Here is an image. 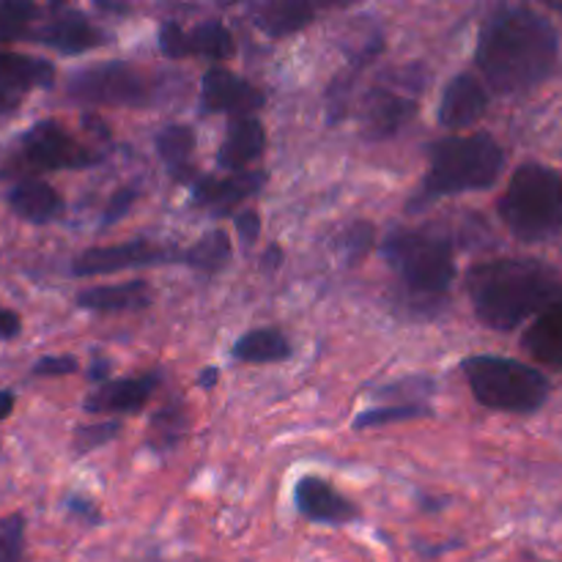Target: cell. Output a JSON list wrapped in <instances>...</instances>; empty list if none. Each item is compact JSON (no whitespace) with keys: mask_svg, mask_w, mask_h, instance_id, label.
Instances as JSON below:
<instances>
[{"mask_svg":"<svg viewBox=\"0 0 562 562\" xmlns=\"http://www.w3.org/2000/svg\"><path fill=\"white\" fill-rule=\"evenodd\" d=\"M558 58V27L530 5H499L477 33L475 66L486 88L503 97L541 86L552 77Z\"/></svg>","mask_w":562,"mask_h":562,"instance_id":"obj_1","label":"cell"},{"mask_svg":"<svg viewBox=\"0 0 562 562\" xmlns=\"http://www.w3.org/2000/svg\"><path fill=\"white\" fill-rule=\"evenodd\" d=\"M467 294L483 327L514 333L562 296V280L536 258H497L467 272Z\"/></svg>","mask_w":562,"mask_h":562,"instance_id":"obj_2","label":"cell"},{"mask_svg":"<svg viewBox=\"0 0 562 562\" xmlns=\"http://www.w3.org/2000/svg\"><path fill=\"white\" fill-rule=\"evenodd\" d=\"M382 258L395 272L401 305L415 318H434L448 302L456 283V245L434 225L390 231L382 241Z\"/></svg>","mask_w":562,"mask_h":562,"instance_id":"obj_3","label":"cell"},{"mask_svg":"<svg viewBox=\"0 0 562 562\" xmlns=\"http://www.w3.org/2000/svg\"><path fill=\"white\" fill-rule=\"evenodd\" d=\"M503 170L505 148L488 132L442 137L428 146V170L406 212L420 214L442 198L492 190Z\"/></svg>","mask_w":562,"mask_h":562,"instance_id":"obj_4","label":"cell"},{"mask_svg":"<svg viewBox=\"0 0 562 562\" xmlns=\"http://www.w3.org/2000/svg\"><path fill=\"white\" fill-rule=\"evenodd\" d=\"M505 228L519 241L536 245L562 231V176L541 162L514 170L497 203Z\"/></svg>","mask_w":562,"mask_h":562,"instance_id":"obj_5","label":"cell"},{"mask_svg":"<svg viewBox=\"0 0 562 562\" xmlns=\"http://www.w3.org/2000/svg\"><path fill=\"white\" fill-rule=\"evenodd\" d=\"M461 373L477 404L505 415H536L552 393V384L538 368L514 357L472 355L461 362Z\"/></svg>","mask_w":562,"mask_h":562,"instance_id":"obj_6","label":"cell"},{"mask_svg":"<svg viewBox=\"0 0 562 562\" xmlns=\"http://www.w3.org/2000/svg\"><path fill=\"white\" fill-rule=\"evenodd\" d=\"M428 82V71L423 64H406L373 82L362 97L357 121L366 140L379 143L398 135L417 115L420 93Z\"/></svg>","mask_w":562,"mask_h":562,"instance_id":"obj_7","label":"cell"},{"mask_svg":"<svg viewBox=\"0 0 562 562\" xmlns=\"http://www.w3.org/2000/svg\"><path fill=\"white\" fill-rule=\"evenodd\" d=\"M66 93L88 108H148L154 102V80L126 60H102L75 71Z\"/></svg>","mask_w":562,"mask_h":562,"instance_id":"obj_8","label":"cell"},{"mask_svg":"<svg viewBox=\"0 0 562 562\" xmlns=\"http://www.w3.org/2000/svg\"><path fill=\"white\" fill-rule=\"evenodd\" d=\"M20 159L31 170L53 173V170H86L104 159L102 151L77 140L64 124L53 119L36 121L20 137Z\"/></svg>","mask_w":562,"mask_h":562,"instance_id":"obj_9","label":"cell"},{"mask_svg":"<svg viewBox=\"0 0 562 562\" xmlns=\"http://www.w3.org/2000/svg\"><path fill=\"white\" fill-rule=\"evenodd\" d=\"M179 247H165L151 239H132L124 245L88 247L71 258L69 272L75 278H102V274H119L126 269L143 267H165V263H181Z\"/></svg>","mask_w":562,"mask_h":562,"instance_id":"obj_10","label":"cell"},{"mask_svg":"<svg viewBox=\"0 0 562 562\" xmlns=\"http://www.w3.org/2000/svg\"><path fill=\"white\" fill-rule=\"evenodd\" d=\"M157 44L159 53L170 60L209 58L214 64H223L236 53L234 33L220 20H203L192 27H184L176 20H165L159 25Z\"/></svg>","mask_w":562,"mask_h":562,"instance_id":"obj_11","label":"cell"},{"mask_svg":"<svg viewBox=\"0 0 562 562\" xmlns=\"http://www.w3.org/2000/svg\"><path fill=\"white\" fill-rule=\"evenodd\" d=\"M108 38V33L97 22L88 20L80 9L60 3L44 9L42 22H38L36 33H33V42L55 49L60 55H86L91 49L104 47Z\"/></svg>","mask_w":562,"mask_h":562,"instance_id":"obj_12","label":"cell"},{"mask_svg":"<svg viewBox=\"0 0 562 562\" xmlns=\"http://www.w3.org/2000/svg\"><path fill=\"white\" fill-rule=\"evenodd\" d=\"M263 91L252 86L247 77L225 69V66H209L201 77V113L206 115H256L263 108Z\"/></svg>","mask_w":562,"mask_h":562,"instance_id":"obj_13","label":"cell"},{"mask_svg":"<svg viewBox=\"0 0 562 562\" xmlns=\"http://www.w3.org/2000/svg\"><path fill=\"white\" fill-rule=\"evenodd\" d=\"M296 514L311 525L346 527L360 519V505L322 475H302L294 486Z\"/></svg>","mask_w":562,"mask_h":562,"instance_id":"obj_14","label":"cell"},{"mask_svg":"<svg viewBox=\"0 0 562 562\" xmlns=\"http://www.w3.org/2000/svg\"><path fill=\"white\" fill-rule=\"evenodd\" d=\"M162 384V373L146 371L140 376L110 379L99 384L82 401V412L97 417H115V415H140L148 406L151 395Z\"/></svg>","mask_w":562,"mask_h":562,"instance_id":"obj_15","label":"cell"},{"mask_svg":"<svg viewBox=\"0 0 562 562\" xmlns=\"http://www.w3.org/2000/svg\"><path fill=\"white\" fill-rule=\"evenodd\" d=\"M263 187H267V170H245V173L228 176L201 173L187 190L198 209H206L212 214H231L247 198L258 195Z\"/></svg>","mask_w":562,"mask_h":562,"instance_id":"obj_16","label":"cell"},{"mask_svg":"<svg viewBox=\"0 0 562 562\" xmlns=\"http://www.w3.org/2000/svg\"><path fill=\"white\" fill-rule=\"evenodd\" d=\"M488 110V88L477 80L475 75H461L450 77L442 88V97H439L437 119L445 130H470L477 121L486 115Z\"/></svg>","mask_w":562,"mask_h":562,"instance_id":"obj_17","label":"cell"},{"mask_svg":"<svg viewBox=\"0 0 562 562\" xmlns=\"http://www.w3.org/2000/svg\"><path fill=\"white\" fill-rule=\"evenodd\" d=\"M267 151V126L256 115L231 119L217 148V168L225 173H245Z\"/></svg>","mask_w":562,"mask_h":562,"instance_id":"obj_18","label":"cell"},{"mask_svg":"<svg viewBox=\"0 0 562 562\" xmlns=\"http://www.w3.org/2000/svg\"><path fill=\"white\" fill-rule=\"evenodd\" d=\"M154 302L151 285L146 280H124L113 285H93L75 296L80 311L99 313V316H121V313H140Z\"/></svg>","mask_w":562,"mask_h":562,"instance_id":"obj_19","label":"cell"},{"mask_svg":"<svg viewBox=\"0 0 562 562\" xmlns=\"http://www.w3.org/2000/svg\"><path fill=\"white\" fill-rule=\"evenodd\" d=\"M5 203H9V209L16 217L31 225L55 223L66 209L60 192L49 181L36 179V176L16 181L9 190V195H5Z\"/></svg>","mask_w":562,"mask_h":562,"instance_id":"obj_20","label":"cell"},{"mask_svg":"<svg viewBox=\"0 0 562 562\" xmlns=\"http://www.w3.org/2000/svg\"><path fill=\"white\" fill-rule=\"evenodd\" d=\"M55 86V66L47 58H36V55L14 53V49H0V88L5 93L36 91V88H53Z\"/></svg>","mask_w":562,"mask_h":562,"instance_id":"obj_21","label":"cell"},{"mask_svg":"<svg viewBox=\"0 0 562 562\" xmlns=\"http://www.w3.org/2000/svg\"><path fill=\"white\" fill-rule=\"evenodd\" d=\"M318 5L307 0H272V3L252 5V22L269 38H285L300 33L302 27L313 25Z\"/></svg>","mask_w":562,"mask_h":562,"instance_id":"obj_22","label":"cell"},{"mask_svg":"<svg viewBox=\"0 0 562 562\" xmlns=\"http://www.w3.org/2000/svg\"><path fill=\"white\" fill-rule=\"evenodd\" d=\"M521 349L547 368H562V296L532 318L521 335Z\"/></svg>","mask_w":562,"mask_h":562,"instance_id":"obj_23","label":"cell"},{"mask_svg":"<svg viewBox=\"0 0 562 562\" xmlns=\"http://www.w3.org/2000/svg\"><path fill=\"white\" fill-rule=\"evenodd\" d=\"M157 154L159 159L165 162L168 168L170 179L181 187H190L192 181L201 176V170L192 168V151H195L198 140H195V132L184 124H170L162 126L157 132Z\"/></svg>","mask_w":562,"mask_h":562,"instance_id":"obj_24","label":"cell"},{"mask_svg":"<svg viewBox=\"0 0 562 562\" xmlns=\"http://www.w3.org/2000/svg\"><path fill=\"white\" fill-rule=\"evenodd\" d=\"M231 357L236 362H245V366H274V362L291 360L294 346H291L289 335L283 329L258 327L234 340Z\"/></svg>","mask_w":562,"mask_h":562,"instance_id":"obj_25","label":"cell"},{"mask_svg":"<svg viewBox=\"0 0 562 562\" xmlns=\"http://www.w3.org/2000/svg\"><path fill=\"white\" fill-rule=\"evenodd\" d=\"M190 409L181 398H170L168 404L159 406L148 420L146 448L157 456H168L179 448L190 434Z\"/></svg>","mask_w":562,"mask_h":562,"instance_id":"obj_26","label":"cell"},{"mask_svg":"<svg viewBox=\"0 0 562 562\" xmlns=\"http://www.w3.org/2000/svg\"><path fill=\"white\" fill-rule=\"evenodd\" d=\"M231 258H234V245L231 236L223 228L206 231L198 241H192L184 252H181V263L201 274H220L228 269Z\"/></svg>","mask_w":562,"mask_h":562,"instance_id":"obj_27","label":"cell"},{"mask_svg":"<svg viewBox=\"0 0 562 562\" xmlns=\"http://www.w3.org/2000/svg\"><path fill=\"white\" fill-rule=\"evenodd\" d=\"M44 9L27 0H0V44L33 42Z\"/></svg>","mask_w":562,"mask_h":562,"instance_id":"obj_28","label":"cell"},{"mask_svg":"<svg viewBox=\"0 0 562 562\" xmlns=\"http://www.w3.org/2000/svg\"><path fill=\"white\" fill-rule=\"evenodd\" d=\"M434 409L428 404H393L379 406V409H366L355 417V431H366V428H382L393 426V423H409L431 417Z\"/></svg>","mask_w":562,"mask_h":562,"instance_id":"obj_29","label":"cell"},{"mask_svg":"<svg viewBox=\"0 0 562 562\" xmlns=\"http://www.w3.org/2000/svg\"><path fill=\"white\" fill-rule=\"evenodd\" d=\"M121 423L119 420H99V423H86V426L75 428V437H71V448L77 456L93 453V450L104 448V445L115 442L121 437Z\"/></svg>","mask_w":562,"mask_h":562,"instance_id":"obj_30","label":"cell"},{"mask_svg":"<svg viewBox=\"0 0 562 562\" xmlns=\"http://www.w3.org/2000/svg\"><path fill=\"white\" fill-rule=\"evenodd\" d=\"M25 516H0V562H22V558H25Z\"/></svg>","mask_w":562,"mask_h":562,"instance_id":"obj_31","label":"cell"},{"mask_svg":"<svg viewBox=\"0 0 562 562\" xmlns=\"http://www.w3.org/2000/svg\"><path fill=\"white\" fill-rule=\"evenodd\" d=\"M373 239H376V228H373L371 223H366V220H357V223H351L349 228L344 231V236H340L338 247L344 250V258L346 261L355 267V263H360L362 258L371 252L373 247Z\"/></svg>","mask_w":562,"mask_h":562,"instance_id":"obj_32","label":"cell"},{"mask_svg":"<svg viewBox=\"0 0 562 562\" xmlns=\"http://www.w3.org/2000/svg\"><path fill=\"white\" fill-rule=\"evenodd\" d=\"M80 371V362L77 357L71 355H49L42 357V360L33 362L31 376L36 379H60V376H71V373Z\"/></svg>","mask_w":562,"mask_h":562,"instance_id":"obj_33","label":"cell"},{"mask_svg":"<svg viewBox=\"0 0 562 562\" xmlns=\"http://www.w3.org/2000/svg\"><path fill=\"white\" fill-rule=\"evenodd\" d=\"M137 195H140L137 187H121V190H115L113 195L108 198V206H104L102 228H110V225H115L119 220H124L126 214H130V209L135 206Z\"/></svg>","mask_w":562,"mask_h":562,"instance_id":"obj_34","label":"cell"},{"mask_svg":"<svg viewBox=\"0 0 562 562\" xmlns=\"http://www.w3.org/2000/svg\"><path fill=\"white\" fill-rule=\"evenodd\" d=\"M434 379L428 376H406L401 379V382L395 384H387V387L382 390V395H398V398H412L415 404H420L423 398H428V395L434 393Z\"/></svg>","mask_w":562,"mask_h":562,"instance_id":"obj_35","label":"cell"},{"mask_svg":"<svg viewBox=\"0 0 562 562\" xmlns=\"http://www.w3.org/2000/svg\"><path fill=\"white\" fill-rule=\"evenodd\" d=\"M234 228L247 247L256 245L258 236H261V214L252 212V209H245V212H239L234 217Z\"/></svg>","mask_w":562,"mask_h":562,"instance_id":"obj_36","label":"cell"},{"mask_svg":"<svg viewBox=\"0 0 562 562\" xmlns=\"http://www.w3.org/2000/svg\"><path fill=\"white\" fill-rule=\"evenodd\" d=\"M64 505H66V510L75 516V519L86 521V525H99V521H102V514H99V508L88 497H80V494H69Z\"/></svg>","mask_w":562,"mask_h":562,"instance_id":"obj_37","label":"cell"},{"mask_svg":"<svg viewBox=\"0 0 562 562\" xmlns=\"http://www.w3.org/2000/svg\"><path fill=\"white\" fill-rule=\"evenodd\" d=\"M22 333V318L11 307L0 305V340H14Z\"/></svg>","mask_w":562,"mask_h":562,"instance_id":"obj_38","label":"cell"},{"mask_svg":"<svg viewBox=\"0 0 562 562\" xmlns=\"http://www.w3.org/2000/svg\"><path fill=\"white\" fill-rule=\"evenodd\" d=\"M110 371H113V366H110V360H93L91 366H88V379H91V382H97V387L99 384H104V382H110Z\"/></svg>","mask_w":562,"mask_h":562,"instance_id":"obj_39","label":"cell"},{"mask_svg":"<svg viewBox=\"0 0 562 562\" xmlns=\"http://www.w3.org/2000/svg\"><path fill=\"white\" fill-rule=\"evenodd\" d=\"M261 267L267 269V272H278V269L283 267V250H280L278 245H269L267 250L261 252Z\"/></svg>","mask_w":562,"mask_h":562,"instance_id":"obj_40","label":"cell"},{"mask_svg":"<svg viewBox=\"0 0 562 562\" xmlns=\"http://www.w3.org/2000/svg\"><path fill=\"white\" fill-rule=\"evenodd\" d=\"M217 382H220V371H217V368H203L201 376L195 379V384L201 390H214V387H217Z\"/></svg>","mask_w":562,"mask_h":562,"instance_id":"obj_41","label":"cell"},{"mask_svg":"<svg viewBox=\"0 0 562 562\" xmlns=\"http://www.w3.org/2000/svg\"><path fill=\"white\" fill-rule=\"evenodd\" d=\"M14 404H16L14 393H11V390H0V423L9 420L11 412H14Z\"/></svg>","mask_w":562,"mask_h":562,"instance_id":"obj_42","label":"cell"},{"mask_svg":"<svg viewBox=\"0 0 562 562\" xmlns=\"http://www.w3.org/2000/svg\"><path fill=\"white\" fill-rule=\"evenodd\" d=\"M16 108H20V97H14V93H5L3 88H0V115L14 113Z\"/></svg>","mask_w":562,"mask_h":562,"instance_id":"obj_43","label":"cell"},{"mask_svg":"<svg viewBox=\"0 0 562 562\" xmlns=\"http://www.w3.org/2000/svg\"><path fill=\"white\" fill-rule=\"evenodd\" d=\"M554 9H558V11H560V14H562V3H554Z\"/></svg>","mask_w":562,"mask_h":562,"instance_id":"obj_44","label":"cell"}]
</instances>
